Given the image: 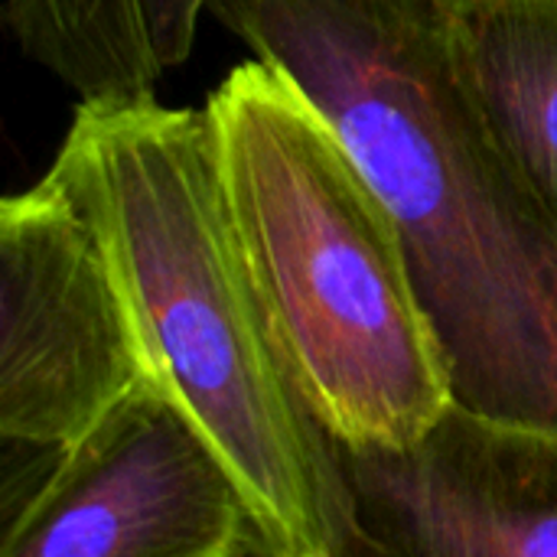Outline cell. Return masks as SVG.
<instances>
[{
  "label": "cell",
  "instance_id": "5b68a950",
  "mask_svg": "<svg viewBox=\"0 0 557 557\" xmlns=\"http://www.w3.org/2000/svg\"><path fill=\"white\" fill-rule=\"evenodd\" d=\"M307 421L323 557H557V434L454 405L405 447Z\"/></svg>",
  "mask_w": 557,
  "mask_h": 557
},
{
  "label": "cell",
  "instance_id": "7a4b0ae2",
  "mask_svg": "<svg viewBox=\"0 0 557 557\" xmlns=\"http://www.w3.org/2000/svg\"><path fill=\"white\" fill-rule=\"evenodd\" d=\"M52 163L98 215L153 382L235 473L264 557H323L307 405L228 209L209 111L78 104Z\"/></svg>",
  "mask_w": 557,
  "mask_h": 557
},
{
  "label": "cell",
  "instance_id": "52a82bcc",
  "mask_svg": "<svg viewBox=\"0 0 557 557\" xmlns=\"http://www.w3.org/2000/svg\"><path fill=\"white\" fill-rule=\"evenodd\" d=\"M457 72L557 228V0H441Z\"/></svg>",
  "mask_w": 557,
  "mask_h": 557
},
{
  "label": "cell",
  "instance_id": "9c48e42d",
  "mask_svg": "<svg viewBox=\"0 0 557 557\" xmlns=\"http://www.w3.org/2000/svg\"><path fill=\"white\" fill-rule=\"evenodd\" d=\"M202 13H206V0H147L150 36L163 69H176L180 62H186Z\"/></svg>",
  "mask_w": 557,
  "mask_h": 557
},
{
  "label": "cell",
  "instance_id": "277c9868",
  "mask_svg": "<svg viewBox=\"0 0 557 557\" xmlns=\"http://www.w3.org/2000/svg\"><path fill=\"white\" fill-rule=\"evenodd\" d=\"M153 362L104 228L62 166L0 206V434L72 447Z\"/></svg>",
  "mask_w": 557,
  "mask_h": 557
},
{
  "label": "cell",
  "instance_id": "8992f818",
  "mask_svg": "<svg viewBox=\"0 0 557 557\" xmlns=\"http://www.w3.org/2000/svg\"><path fill=\"white\" fill-rule=\"evenodd\" d=\"M264 557L228 463L166 395L144 382L55 454L7 525L0 557Z\"/></svg>",
  "mask_w": 557,
  "mask_h": 557
},
{
  "label": "cell",
  "instance_id": "6da1fadb",
  "mask_svg": "<svg viewBox=\"0 0 557 557\" xmlns=\"http://www.w3.org/2000/svg\"><path fill=\"white\" fill-rule=\"evenodd\" d=\"M388 206L450 405L557 434V228L467 91L441 0H206Z\"/></svg>",
  "mask_w": 557,
  "mask_h": 557
},
{
  "label": "cell",
  "instance_id": "ba28073f",
  "mask_svg": "<svg viewBox=\"0 0 557 557\" xmlns=\"http://www.w3.org/2000/svg\"><path fill=\"white\" fill-rule=\"evenodd\" d=\"M7 16L23 52L82 104L157 98L166 69L153 49L147 0H10Z\"/></svg>",
  "mask_w": 557,
  "mask_h": 557
},
{
  "label": "cell",
  "instance_id": "3957f363",
  "mask_svg": "<svg viewBox=\"0 0 557 557\" xmlns=\"http://www.w3.org/2000/svg\"><path fill=\"white\" fill-rule=\"evenodd\" d=\"M228 209L307 411L405 447L450 408L398 225L326 114L251 59L206 104Z\"/></svg>",
  "mask_w": 557,
  "mask_h": 557
}]
</instances>
